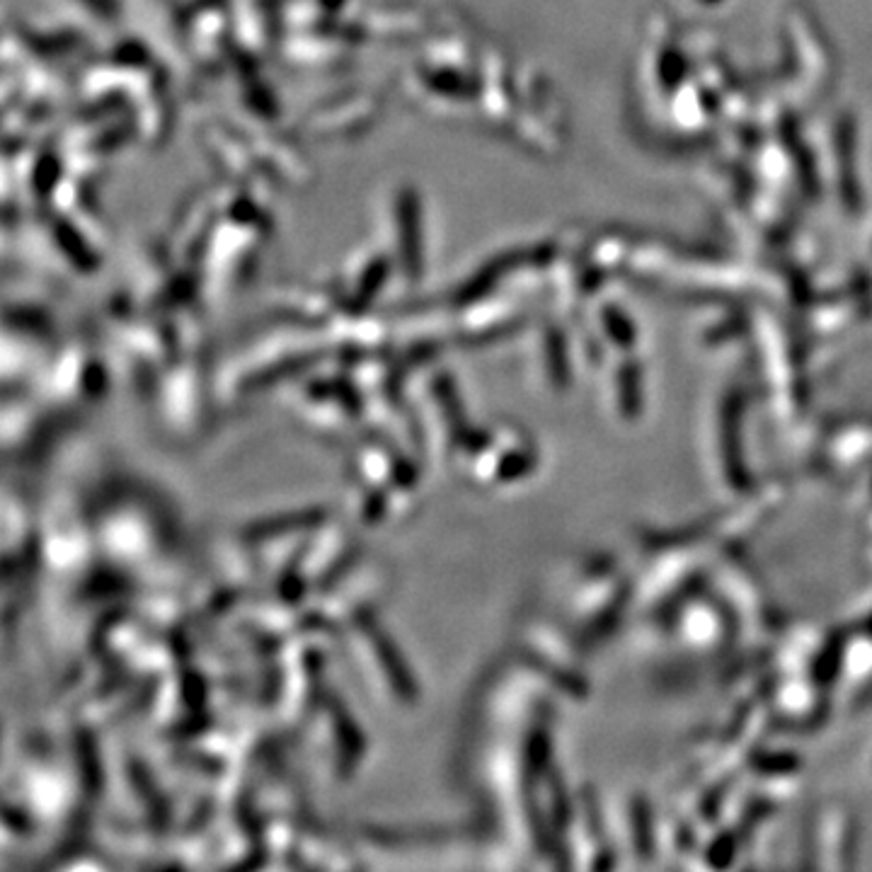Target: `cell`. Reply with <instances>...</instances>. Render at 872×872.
Masks as SVG:
<instances>
[{
  "instance_id": "cell-1",
  "label": "cell",
  "mask_w": 872,
  "mask_h": 872,
  "mask_svg": "<svg viewBox=\"0 0 872 872\" xmlns=\"http://www.w3.org/2000/svg\"><path fill=\"white\" fill-rule=\"evenodd\" d=\"M83 3L88 6V8H93V10H98V12H112L114 10V3L112 0H83Z\"/></svg>"
}]
</instances>
